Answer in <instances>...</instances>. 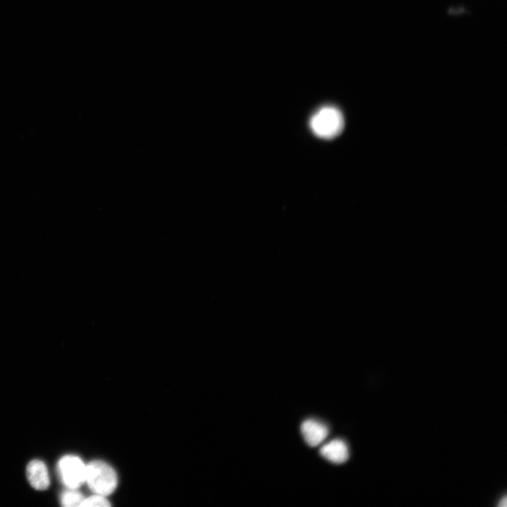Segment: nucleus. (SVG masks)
Instances as JSON below:
<instances>
[{
    "label": "nucleus",
    "mask_w": 507,
    "mask_h": 507,
    "mask_svg": "<svg viewBox=\"0 0 507 507\" xmlns=\"http://www.w3.org/2000/svg\"><path fill=\"white\" fill-rule=\"evenodd\" d=\"M84 482L94 494L106 496L115 489L118 477L111 465L96 460L87 465Z\"/></svg>",
    "instance_id": "nucleus-1"
},
{
    "label": "nucleus",
    "mask_w": 507,
    "mask_h": 507,
    "mask_svg": "<svg viewBox=\"0 0 507 507\" xmlns=\"http://www.w3.org/2000/svg\"><path fill=\"white\" fill-rule=\"evenodd\" d=\"M344 119L342 112L332 106L318 110L310 120V127L318 137L330 139L338 136L343 130Z\"/></svg>",
    "instance_id": "nucleus-2"
},
{
    "label": "nucleus",
    "mask_w": 507,
    "mask_h": 507,
    "mask_svg": "<svg viewBox=\"0 0 507 507\" xmlns=\"http://www.w3.org/2000/svg\"><path fill=\"white\" fill-rule=\"evenodd\" d=\"M87 465L77 456L68 455L61 458L58 471L63 483L69 489H77L85 482Z\"/></svg>",
    "instance_id": "nucleus-3"
},
{
    "label": "nucleus",
    "mask_w": 507,
    "mask_h": 507,
    "mask_svg": "<svg viewBox=\"0 0 507 507\" xmlns=\"http://www.w3.org/2000/svg\"><path fill=\"white\" fill-rule=\"evenodd\" d=\"M301 432L308 446H315L324 441L329 431L326 425L316 420L308 419L301 425Z\"/></svg>",
    "instance_id": "nucleus-4"
},
{
    "label": "nucleus",
    "mask_w": 507,
    "mask_h": 507,
    "mask_svg": "<svg viewBox=\"0 0 507 507\" xmlns=\"http://www.w3.org/2000/svg\"><path fill=\"white\" fill-rule=\"evenodd\" d=\"M320 455L326 460L336 464L346 462L349 456L347 444L342 439H334L323 446Z\"/></svg>",
    "instance_id": "nucleus-5"
},
{
    "label": "nucleus",
    "mask_w": 507,
    "mask_h": 507,
    "mask_svg": "<svg viewBox=\"0 0 507 507\" xmlns=\"http://www.w3.org/2000/svg\"><path fill=\"white\" fill-rule=\"evenodd\" d=\"M27 476L30 484L36 489L43 490L49 485V472L45 464L33 460L27 465Z\"/></svg>",
    "instance_id": "nucleus-6"
},
{
    "label": "nucleus",
    "mask_w": 507,
    "mask_h": 507,
    "mask_svg": "<svg viewBox=\"0 0 507 507\" xmlns=\"http://www.w3.org/2000/svg\"><path fill=\"white\" fill-rule=\"evenodd\" d=\"M82 494L77 489H69L61 496V505L65 507L81 506L84 499Z\"/></svg>",
    "instance_id": "nucleus-7"
},
{
    "label": "nucleus",
    "mask_w": 507,
    "mask_h": 507,
    "mask_svg": "<svg viewBox=\"0 0 507 507\" xmlns=\"http://www.w3.org/2000/svg\"><path fill=\"white\" fill-rule=\"evenodd\" d=\"M110 503L106 499V496L94 494L92 496L84 497L81 506H99V507H106L109 506Z\"/></svg>",
    "instance_id": "nucleus-8"
},
{
    "label": "nucleus",
    "mask_w": 507,
    "mask_h": 507,
    "mask_svg": "<svg viewBox=\"0 0 507 507\" xmlns=\"http://www.w3.org/2000/svg\"><path fill=\"white\" fill-rule=\"evenodd\" d=\"M506 501H507V500H506V496H504V497L501 500V502H500V503H499V506H501V507H505V506H506Z\"/></svg>",
    "instance_id": "nucleus-9"
}]
</instances>
